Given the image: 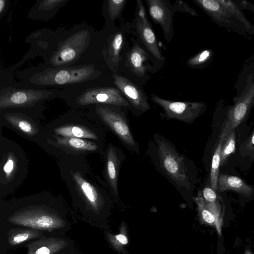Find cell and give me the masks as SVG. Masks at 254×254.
I'll list each match as a JSON object with an SVG mask.
<instances>
[{"label":"cell","mask_w":254,"mask_h":254,"mask_svg":"<svg viewBox=\"0 0 254 254\" xmlns=\"http://www.w3.org/2000/svg\"><path fill=\"white\" fill-rule=\"evenodd\" d=\"M219 2L229 10L245 27L249 35H254V26L248 20L245 15L232 0H218Z\"/></svg>","instance_id":"cell-28"},{"label":"cell","mask_w":254,"mask_h":254,"mask_svg":"<svg viewBox=\"0 0 254 254\" xmlns=\"http://www.w3.org/2000/svg\"><path fill=\"white\" fill-rule=\"evenodd\" d=\"M200 215L202 220L207 224H215L219 229L218 224L220 219L221 207L217 200L213 202H209L205 200L203 197L199 196L196 199Z\"/></svg>","instance_id":"cell-23"},{"label":"cell","mask_w":254,"mask_h":254,"mask_svg":"<svg viewBox=\"0 0 254 254\" xmlns=\"http://www.w3.org/2000/svg\"><path fill=\"white\" fill-rule=\"evenodd\" d=\"M58 254H81L76 248L75 244L68 247Z\"/></svg>","instance_id":"cell-36"},{"label":"cell","mask_w":254,"mask_h":254,"mask_svg":"<svg viewBox=\"0 0 254 254\" xmlns=\"http://www.w3.org/2000/svg\"><path fill=\"white\" fill-rule=\"evenodd\" d=\"M253 105H254V100H253Z\"/></svg>","instance_id":"cell-39"},{"label":"cell","mask_w":254,"mask_h":254,"mask_svg":"<svg viewBox=\"0 0 254 254\" xmlns=\"http://www.w3.org/2000/svg\"><path fill=\"white\" fill-rule=\"evenodd\" d=\"M64 201L50 195H37L0 201V230L23 227L48 236H66L72 223Z\"/></svg>","instance_id":"cell-1"},{"label":"cell","mask_w":254,"mask_h":254,"mask_svg":"<svg viewBox=\"0 0 254 254\" xmlns=\"http://www.w3.org/2000/svg\"><path fill=\"white\" fill-rule=\"evenodd\" d=\"M147 154L156 169L192 208L193 193L199 182L193 161L180 153L170 140L158 133L148 141Z\"/></svg>","instance_id":"cell-3"},{"label":"cell","mask_w":254,"mask_h":254,"mask_svg":"<svg viewBox=\"0 0 254 254\" xmlns=\"http://www.w3.org/2000/svg\"><path fill=\"white\" fill-rule=\"evenodd\" d=\"M21 76V87L60 90L71 92L100 86L97 81L102 74L98 64L64 67L42 65Z\"/></svg>","instance_id":"cell-5"},{"label":"cell","mask_w":254,"mask_h":254,"mask_svg":"<svg viewBox=\"0 0 254 254\" xmlns=\"http://www.w3.org/2000/svg\"><path fill=\"white\" fill-rule=\"evenodd\" d=\"M62 90L57 89L1 87L0 109L29 107L44 100L62 97Z\"/></svg>","instance_id":"cell-7"},{"label":"cell","mask_w":254,"mask_h":254,"mask_svg":"<svg viewBox=\"0 0 254 254\" xmlns=\"http://www.w3.org/2000/svg\"><path fill=\"white\" fill-rule=\"evenodd\" d=\"M135 19L137 30L144 45L154 57L158 60L164 59L155 33L148 21L142 0H137Z\"/></svg>","instance_id":"cell-15"},{"label":"cell","mask_w":254,"mask_h":254,"mask_svg":"<svg viewBox=\"0 0 254 254\" xmlns=\"http://www.w3.org/2000/svg\"><path fill=\"white\" fill-rule=\"evenodd\" d=\"M152 102L161 107L168 120H175L188 124H191L206 110L204 102H180L163 99L151 94Z\"/></svg>","instance_id":"cell-9"},{"label":"cell","mask_w":254,"mask_h":254,"mask_svg":"<svg viewBox=\"0 0 254 254\" xmlns=\"http://www.w3.org/2000/svg\"><path fill=\"white\" fill-rule=\"evenodd\" d=\"M69 172L68 184L75 190H70L74 215L91 226L107 230L113 205L108 188L92 183L78 170L71 169Z\"/></svg>","instance_id":"cell-4"},{"label":"cell","mask_w":254,"mask_h":254,"mask_svg":"<svg viewBox=\"0 0 254 254\" xmlns=\"http://www.w3.org/2000/svg\"><path fill=\"white\" fill-rule=\"evenodd\" d=\"M245 254H254L249 249H246L245 251Z\"/></svg>","instance_id":"cell-38"},{"label":"cell","mask_w":254,"mask_h":254,"mask_svg":"<svg viewBox=\"0 0 254 254\" xmlns=\"http://www.w3.org/2000/svg\"><path fill=\"white\" fill-rule=\"evenodd\" d=\"M217 189L220 192L234 190L248 197L252 196L254 191L253 186L249 185L240 178L222 173L218 176Z\"/></svg>","instance_id":"cell-19"},{"label":"cell","mask_w":254,"mask_h":254,"mask_svg":"<svg viewBox=\"0 0 254 254\" xmlns=\"http://www.w3.org/2000/svg\"><path fill=\"white\" fill-rule=\"evenodd\" d=\"M240 154L242 157L249 156L252 161L254 159V129L248 138L240 146Z\"/></svg>","instance_id":"cell-31"},{"label":"cell","mask_w":254,"mask_h":254,"mask_svg":"<svg viewBox=\"0 0 254 254\" xmlns=\"http://www.w3.org/2000/svg\"><path fill=\"white\" fill-rule=\"evenodd\" d=\"M126 1L125 0H109L107 1V10L110 20L115 19L120 15Z\"/></svg>","instance_id":"cell-32"},{"label":"cell","mask_w":254,"mask_h":254,"mask_svg":"<svg viewBox=\"0 0 254 254\" xmlns=\"http://www.w3.org/2000/svg\"><path fill=\"white\" fill-rule=\"evenodd\" d=\"M54 142L63 148L68 149L77 152L95 151L98 149L97 144L83 138L63 137L54 135Z\"/></svg>","instance_id":"cell-20"},{"label":"cell","mask_w":254,"mask_h":254,"mask_svg":"<svg viewBox=\"0 0 254 254\" xmlns=\"http://www.w3.org/2000/svg\"><path fill=\"white\" fill-rule=\"evenodd\" d=\"M254 75L252 73L248 76L241 94L234 99V103L227 112L226 124L221 133L228 134L246 119L254 106Z\"/></svg>","instance_id":"cell-10"},{"label":"cell","mask_w":254,"mask_h":254,"mask_svg":"<svg viewBox=\"0 0 254 254\" xmlns=\"http://www.w3.org/2000/svg\"><path fill=\"white\" fill-rule=\"evenodd\" d=\"M223 136L220 134L213 154L210 174V186L216 192L218 190L217 182L220 166V153Z\"/></svg>","instance_id":"cell-27"},{"label":"cell","mask_w":254,"mask_h":254,"mask_svg":"<svg viewBox=\"0 0 254 254\" xmlns=\"http://www.w3.org/2000/svg\"><path fill=\"white\" fill-rule=\"evenodd\" d=\"M223 136L220 153V166H223L236 149V136L235 129Z\"/></svg>","instance_id":"cell-29"},{"label":"cell","mask_w":254,"mask_h":254,"mask_svg":"<svg viewBox=\"0 0 254 254\" xmlns=\"http://www.w3.org/2000/svg\"><path fill=\"white\" fill-rule=\"evenodd\" d=\"M150 15L154 22L159 24L164 36L170 42L173 33V14L166 1L163 0H146Z\"/></svg>","instance_id":"cell-18"},{"label":"cell","mask_w":254,"mask_h":254,"mask_svg":"<svg viewBox=\"0 0 254 254\" xmlns=\"http://www.w3.org/2000/svg\"><path fill=\"white\" fill-rule=\"evenodd\" d=\"M213 55V51L212 50H204L188 59L187 64L192 67L204 66L210 62Z\"/></svg>","instance_id":"cell-30"},{"label":"cell","mask_w":254,"mask_h":254,"mask_svg":"<svg viewBox=\"0 0 254 254\" xmlns=\"http://www.w3.org/2000/svg\"><path fill=\"white\" fill-rule=\"evenodd\" d=\"M75 244L66 236H48L32 241L23 246L27 249L26 254H58Z\"/></svg>","instance_id":"cell-16"},{"label":"cell","mask_w":254,"mask_h":254,"mask_svg":"<svg viewBox=\"0 0 254 254\" xmlns=\"http://www.w3.org/2000/svg\"><path fill=\"white\" fill-rule=\"evenodd\" d=\"M113 77L114 84L127 99L135 112V116L138 117L150 109L145 94L136 85L116 73L114 74Z\"/></svg>","instance_id":"cell-14"},{"label":"cell","mask_w":254,"mask_h":254,"mask_svg":"<svg viewBox=\"0 0 254 254\" xmlns=\"http://www.w3.org/2000/svg\"><path fill=\"white\" fill-rule=\"evenodd\" d=\"M174 7L177 11L188 13L193 16H198L199 15L194 9L191 7L187 3L182 0H175L174 1Z\"/></svg>","instance_id":"cell-33"},{"label":"cell","mask_w":254,"mask_h":254,"mask_svg":"<svg viewBox=\"0 0 254 254\" xmlns=\"http://www.w3.org/2000/svg\"><path fill=\"white\" fill-rule=\"evenodd\" d=\"M4 118L13 127L26 136L32 137L39 132V128L34 122L18 113H7Z\"/></svg>","instance_id":"cell-21"},{"label":"cell","mask_w":254,"mask_h":254,"mask_svg":"<svg viewBox=\"0 0 254 254\" xmlns=\"http://www.w3.org/2000/svg\"><path fill=\"white\" fill-rule=\"evenodd\" d=\"M233 2L241 10H248L254 14V4L246 0H234Z\"/></svg>","instance_id":"cell-35"},{"label":"cell","mask_w":254,"mask_h":254,"mask_svg":"<svg viewBox=\"0 0 254 254\" xmlns=\"http://www.w3.org/2000/svg\"><path fill=\"white\" fill-rule=\"evenodd\" d=\"M67 0H44L38 1L30 10L29 16L36 19L47 18L63 6Z\"/></svg>","instance_id":"cell-24"},{"label":"cell","mask_w":254,"mask_h":254,"mask_svg":"<svg viewBox=\"0 0 254 254\" xmlns=\"http://www.w3.org/2000/svg\"><path fill=\"white\" fill-rule=\"evenodd\" d=\"M45 236L41 231L23 227L0 230V252H4L23 247L26 243Z\"/></svg>","instance_id":"cell-13"},{"label":"cell","mask_w":254,"mask_h":254,"mask_svg":"<svg viewBox=\"0 0 254 254\" xmlns=\"http://www.w3.org/2000/svg\"><path fill=\"white\" fill-rule=\"evenodd\" d=\"M217 25L248 38L247 29L218 0H192Z\"/></svg>","instance_id":"cell-11"},{"label":"cell","mask_w":254,"mask_h":254,"mask_svg":"<svg viewBox=\"0 0 254 254\" xmlns=\"http://www.w3.org/2000/svg\"><path fill=\"white\" fill-rule=\"evenodd\" d=\"M62 98L76 106L97 104L129 107L130 105L117 88L97 86L68 92L62 91Z\"/></svg>","instance_id":"cell-6"},{"label":"cell","mask_w":254,"mask_h":254,"mask_svg":"<svg viewBox=\"0 0 254 254\" xmlns=\"http://www.w3.org/2000/svg\"><path fill=\"white\" fill-rule=\"evenodd\" d=\"M124 43L123 35L118 32L109 37L106 50V61L108 64H118L119 55Z\"/></svg>","instance_id":"cell-26"},{"label":"cell","mask_w":254,"mask_h":254,"mask_svg":"<svg viewBox=\"0 0 254 254\" xmlns=\"http://www.w3.org/2000/svg\"><path fill=\"white\" fill-rule=\"evenodd\" d=\"M96 33L93 28L84 23L55 32L41 41L43 65L58 68L98 64Z\"/></svg>","instance_id":"cell-2"},{"label":"cell","mask_w":254,"mask_h":254,"mask_svg":"<svg viewBox=\"0 0 254 254\" xmlns=\"http://www.w3.org/2000/svg\"><path fill=\"white\" fill-rule=\"evenodd\" d=\"M120 108L113 105H94L95 113L101 120L112 130L127 149L139 155V145L134 138L128 119Z\"/></svg>","instance_id":"cell-8"},{"label":"cell","mask_w":254,"mask_h":254,"mask_svg":"<svg viewBox=\"0 0 254 254\" xmlns=\"http://www.w3.org/2000/svg\"><path fill=\"white\" fill-rule=\"evenodd\" d=\"M126 156L118 147L109 143L105 151L104 177L106 186L112 197L118 201L119 197L118 178L120 170Z\"/></svg>","instance_id":"cell-12"},{"label":"cell","mask_w":254,"mask_h":254,"mask_svg":"<svg viewBox=\"0 0 254 254\" xmlns=\"http://www.w3.org/2000/svg\"><path fill=\"white\" fill-rule=\"evenodd\" d=\"M56 135L98 140L99 136L91 129L83 125L67 124L58 126L53 129Z\"/></svg>","instance_id":"cell-22"},{"label":"cell","mask_w":254,"mask_h":254,"mask_svg":"<svg viewBox=\"0 0 254 254\" xmlns=\"http://www.w3.org/2000/svg\"><path fill=\"white\" fill-rule=\"evenodd\" d=\"M3 148L1 147V161L0 168V188L12 185L15 181L16 177L20 173V149L17 153L18 148L12 144V148H5L3 144Z\"/></svg>","instance_id":"cell-17"},{"label":"cell","mask_w":254,"mask_h":254,"mask_svg":"<svg viewBox=\"0 0 254 254\" xmlns=\"http://www.w3.org/2000/svg\"><path fill=\"white\" fill-rule=\"evenodd\" d=\"M146 55L144 51L137 44H135L127 55L128 65L132 72L139 76H143L146 67L143 64Z\"/></svg>","instance_id":"cell-25"},{"label":"cell","mask_w":254,"mask_h":254,"mask_svg":"<svg viewBox=\"0 0 254 254\" xmlns=\"http://www.w3.org/2000/svg\"><path fill=\"white\" fill-rule=\"evenodd\" d=\"M6 3L5 1L3 0H0V12L2 13L3 12L4 8L5 7Z\"/></svg>","instance_id":"cell-37"},{"label":"cell","mask_w":254,"mask_h":254,"mask_svg":"<svg viewBox=\"0 0 254 254\" xmlns=\"http://www.w3.org/2000/svg\"><path fill=\"white\" fill-rule=\"evenodd\" d=\"M216 192L210 186L205 187L202 191L203 197L207 202H215L217 200V196Z\"/></svg>","instance_id":"cell-34"}]
</instances>
